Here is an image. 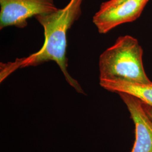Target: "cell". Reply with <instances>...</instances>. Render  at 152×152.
<instances>
[{"label": "cell", "instance_id": "cell-8", "mask_svg": "<svg viewBox=\"0 0 152 152\" xmlns=\"http://www.w3.org/2000/svg\"><path fill=\"white\" fill-rule=\"evenodd\" d=\"M144 109L147 112V114L149 115V117L151 118V119L152 120V107L151 106H149L143 103Z\"/></svg>", "mask_w": 152, "mask_h": 152}, {"label": "cell", "instance_id": "cell-5", "mask_svg": "<svg viewBox=\"0 0 152 152\" xmlns=\"http://www.w3.org/2000/svg\"><path fill=\"white\" fill-rule=\"evenodd\" d=\"M128 109L135 126V141L131 152H152V120L143 103L130 95L118 93Z\"/></svg>", "mask_w": 152, "mask_h": 152}, {"label": "cell", "instance_id": "cell-4", "mask_svg": "<svg viewBox=\"0 0 152 152\" xmlns=\"http://www.w3.org/2000/svg\"><path fill=\"white\" fill-rule=\"evenodd\" d=\"M149 0H126L118 5L99 10L92 22L100 34H106L121 24L134 22L142 13Z\"/></svg>", "mask_w": 152, "mask_h": 152}, {"label": "cell", "instance_id": "cell-2", "mask_svg": "<svg viewBox=\"0 0 152 152\" xmlns=\"http://www.w3.org/2000/svg\"><path fill=\"white\" fill-rule=\"evenodd\" d=\"M143 50L136 38L125 35L100 55V80H121L140 83H151L143 64Z\"/></svg>", "mask_w": 152, "mask_h": 152}, {"label": "cell", "instance_id": "cell-3", "mask_svg": "<svg viewBox=\"0 0 152 152\" xmlns=\"http://www.w3.org/2000/svg\"><path fill=\"white\" fill-rule=\"evenodd\" d=\"M0 29L27 27L28 19L57 11L54 0H0Z\"/></svg>", "mask_w": 152, "mask_h": 152}, {"label": "cell", "instance_id": "cell-1", "mask_svg": "<svg viewBox=\"0 0 152 152\" xmlns=\"http://www.w3.org/2000/svg\"><path fill=\"white\" fill-rule=\"evenodd\" d=\"M83 0H70L62 9L35 17L44 30L45 41L41 49L27 57L17 58L13 62L1 63L0 82L19 68L35 66L54 61L59 66L65 80L78 93L85 94L79 83L68 72L66 58L67 32L82 14Z\"/></svg>", "mask_w": 152, "mask_h": 152}, {"label": "cell", "instance_id": "cell-7", "mask_svg": "<svg viewBox=\"0 0 152 152\" xmlns=\"http://www.w3.org/2000/svg\"><path fill=\"white\" fill-rule=\"evenodd\" d=\"M126 0H109L103 2L100 6L99 10H104L109 7L118 5Z\"/></svg>", "mask_w": 152, "mask_h": 152}, {"label": "cell", "instance_id": "cell-6", "mask_svg": "<svg viewBox=\"0 0 152 152\" xmlns=\"http://www.w3.org/2000/svg\"><path fill=\"white\" fill-rule=\"evenodd\" d=\"M100 85L110 92L130 95L152 107V83H140L121 80L102 79L100 80Z\"/></svg>", "mask_w": 152, "mask_h": 152}]
</instances>
